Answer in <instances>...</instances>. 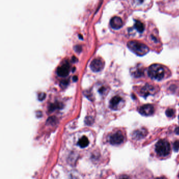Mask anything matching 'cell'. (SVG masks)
Returning <instances> with one entry per match:
<instances>
[{
  "label": "cell",
  "instance_id": "obj_1",
  "mask_svg": "<svg viewBox=\"0 0 179 179\" xmlns=\"http://www.w3.org/2000/svg\"><path fill=\"white\" fill-rule=\"evenodd\" d=\"M148 74L151 79L160 81L165 78V71L163 66L158 64H154L151 65L148 68Z\"/></svg>",
  "mask_w": 179,
  "mask_h": 179
},
{
  "label": "cell",
  "instance_id": "obj_2",
  "mask_svg": "<svg viewBox=\"0 0 179 179\" xmlns=\"http://www.w3.org/2000/svg\"><path fill=\"white\" fill-rule=\"evenodd\" d=\"M127 46L131 51L136 54V55L140 56L145 55L149 51V49L147 46L138 41H129L127 44Z\"/></svg>",
  "mask_w": 179,
  "mask_h": 179
},
{
  "label": "cell",
  "instance_id": "obj_3",
  "mask_svg": "<svg viewBox=\"0 0 179 179\" xmlns=\"http://www.w3.org/2000/svg\"><path fill=\"white\" fill-rule=\"evenodd\" d=\"M155 151L159 156L167 157L171 153L170 144L165 140H160L155 145Z\"/></svg>",
  "mask_w": 179,
  "mask_h": 179
},
{
  "label": "cell",
  "instance_id": "obj_4",
  "mask_svg": "<svg viewBox=\"0 0 179 179\" xmlns=\"http://www.w3.org/2000/svg\"><path fill=\"white\" fill-rule=\"evenodd\" d=\"M156 92V88L154 85L149 84H146L140 89V94L142 97L146 99L147 97L150 95H154Z\"/></svg>",
  "mask_w": 179,
  "mask_h": 179
},
{
  "label": "cell",
  "instance_id": "obj_5",
  "mask_svg": "<svg viewBox=\"0 0 179 179\" xmlns=\"http://www.w3.org/2000/svg\"><path fill=\"white\" fill-rule=\"evenodd\" d=\"M125 140V136L120 131L111 134L109 138V142L112 145H118L122 144Z\"/></svg>",
  "mask_w": 179,
  "mask_h": 179
},
{
  "label": "cell",
  "instance_id": "obj_6",
  "mask_svg": "<svg viewBox=\"0 0 179 179\" xmlns=\"http://www.w3.org/2000/svg\"><path fill=\"white\" fill-rule=\"evenodd\" d=\"M125 101L119 96H115L110 102V107L114 110H117L124 105Z\"/></svg>",
  "mask_w": 179,
  "mask_h": 179
},
{
  "label": "cell",
  "instance_id": "obj_7",
  "mask_svg": "<svg viewBox=\"0 0 179 179\" xmlns=\"http://www.w3.org/2000/svg\"><path fill=\"white\" fill-rule=\"evenodd\" d=\"M140 114L144 116H150L154 112V107L151 104H146L142 106L139 109Z\"/></svg>",
  "mask_w": 179,
  "mask_h": 179
},
{
  "label": "cell",
  "instance_id": "obj_8",
  "mask_svg": "<svg viewBox=\"0 0 179 179\" xmlns=\"http://www.w3.org/2000/svg\"><path fill=\"white\" fill-rule=\"evenodd\" d=\"M104 62L100 58L94 59L91 64V68L94 72H99L101 71L104 67Z\"/></svg>",
  "mask_w": 179,
  "mask_h": 179
},
{
  "label": "cell",
  "instance_id": "obj_9",
  "mask_svg": "<svg viewBox=\"0 0 179 179\" xmlns=\"http://www.w3.org/2000/svg\"><path fill=\"white\" fill-rule=\"evenodd\" d=\"M148 134V131L145 128H141L134 131L132 134V139L136 140H139L144 138Z\"/></svg>",
  "mask_w": 179,
  "mask_h": 179
},
{
  "label": "cell",
  "instance_id": "obj_10",
  "mask_svg": "<svg viewBox=\"0 0 179 179\" xmlns=\"http://www.w3.org/2000/svg\"><path fill=\"white\" fill-rule=\"evenodd\" d=\"M69 71H70V66L69 64L65 63L58 68L57 74L60 77H66L69 74Z\"/></svg>",
  "mask_w": 179,
  "mask_h": 179
},
{
  "label": "cell",
  "instance_id": "obj_11",
  "mask_svg": "<svg viewBox=\"0 0 179 179\" xmlns=\"http://www.w3.org/2000/svg\"><path fill=\"white\" fill-rule=\"evenodd\" d=\"M110 24L112 29H118L122 27L123 25V22L120 17L115 16L111 19Z\"/></svg>",
  "mask_w": 179,
  "mask_h": 179
},
{
  "label": "cell",
  "instance_id": "obj_12",
  "mask_svg": "<svg viewBox=\"0 0 179 179\" xmlns=\"http://www.w3.org/2000/svg\"><path fill=\"white\" fill-rule=\"evenodd\" d=\"M131 74L135 78H139L144 75V71L141 67H136L131 70Z\"/></svg>",
  "mask_w": 179,
  "mask_h": 179
},
{
  "label": "cell",
  "instance_id": "obj_13",
  "mask_svg": "<svg viewBox=\"0 0 179 179\" xmlns=\"http://www.w3.org/2000/svg\"><path fill=\"white\" fill-rule=\"evenodd\" d=\"M78 145H80V148H86L89 145V140L86 136H82V138L79 140V141L78 142Z\"/></svg>",
  "mask_w": 179,
  "mask_h": 179
},
{
  "label": "cell",
  "instance_id": "obj_14",
  "mask_svg": "<svg viewBox=\"0 0 179 179\" xmlns=\"http://www.w3.org/2000/svg\"><path fill=\"white\" fill-rule=\"evenodd\" d=\"M134 27L137 30V31L139 32L140 33L143 32L145 29V26H144L143 24L139 21H136L135 22Z\"/></svg>",
  "mask_w": 179,
  "mask_h": 179
},
{
  "label": "cell",
  "instance_id": "obj_15",
  "mask_svg": "<svg viewBox=\"0 0 179 179\" xmlns=\"http://www.w3.org/2000/svg\"><path fill=\"white\" fill-rule=\"evenodd\" d=\"M174 114H175V111L172 108H168L165 111V115L168 117H172L174 116Z\"/></svg>",
  "mask_w": 179,
  "mask_h": 179
},
{
  "label": "cell",
  "instance_id": "obj_16",
  "mask_svg": "<svg viewBox=\"0 0 179 179\" xmlns=\"http://www.w3.org/2000/svg\"><path fill=\"white\" fill-rule=\"evenodd\" d=\"M60 104H51V105L49 107V110L51 111H53L54 110L56 109L57 108H60Z\"/></svg>",
  "mask_w": 179,
  "mask_h": 179
},
{
  "label": "cell",
  "instance_id": "obj_17",
  "mask_svg": "<svg viewBox=\"0 0 179 179\" xmlns=\"http://www.w3.org/2000/svg\"><path fill=\"white\" fill-rule=\"evenodd\" d=\"M173 148L175 152H178L179 150V140H176L174 142Z\"/></svg>",
  "mask_w": 179,
  "mask_h": 179
},
{
  "label": "cell",
  "instance_id": "obj_18",
  "mask_svg": "<svg viewBox=\"0 0 179 179\" xmlns=\"http://www.w3.org/2000/svg\"><path fill=\"white\" fill-rule=\"evenodd\" d=\"M46 97V94L45 93H41V94H40L39 95H38V99L40 101H42V100H43Z\"/></svg>",
  "mask_w": 179,
  "mask_h": 179
},
{
  "label": "cell",
  "instance_id": "obj_19",
  "mask_svg": "<svg viewBox=\"0 0 179 179\" xmlns=\"http://www.w3.org/2000/svg\"><path fill=\"white\" fill-rule=\"evenodd\" d=\"M134 3H136V4H141L143 2L144 0H134Z\"/></svg>",
  "mask_w": 179,
  "mask_h": 179
},
{
  "label": "cell",
  "instance_id": "obj_20",
  "mask_svg": "<svg viewBox=\"0 0 179 179\" xmlns=\"http://www.w3.org/2000/svg\"><path fill=\"white\" fill-rule=\"evenodd\" d=\"M174 132L176 134H179V127H176L174 130Z\"/></svg>",
  "mask_w": 179,
  "mask_h": 179
},
{
  "label": "cell",
  "instance_id": "obj_21",
  "mask_svg": "<svg viewBox=\"0 0 179 179\" xmlns=\"http://www.w3.org/2000/svg\"><path fill=\"white\" fill-rule=\"evenodd\" d=\"M77 76H75L74 77H73V80H74V82H76L77 81Z\"/></svg>",
  "mask_w": 179,
  "mask_h": 179
},
{
  "label": "cell",
  "instance_id": "obj_22",
  "mask_svg": "<svg viewBox=\"0 0 179 179\" xmlns=\"http://www.w3.org/2000/svg\"><path fill=\"white\" fill-rule=\"evenodd\" d=\"M178 176H179V175H178Z\"/></svg>",
  "mask_w": 179,
  "mask_h": 179
},
{
  "label": "cell",
  "instance_id": "obj_23",
  "mask_svg": "<svg viewBox=\"0 0 179 179\" xmlns=\"http://www.w3.org/2000/svg\"></svg>",
  "mask_w": 179,
  "mask_h": 179
}]
</instances>
